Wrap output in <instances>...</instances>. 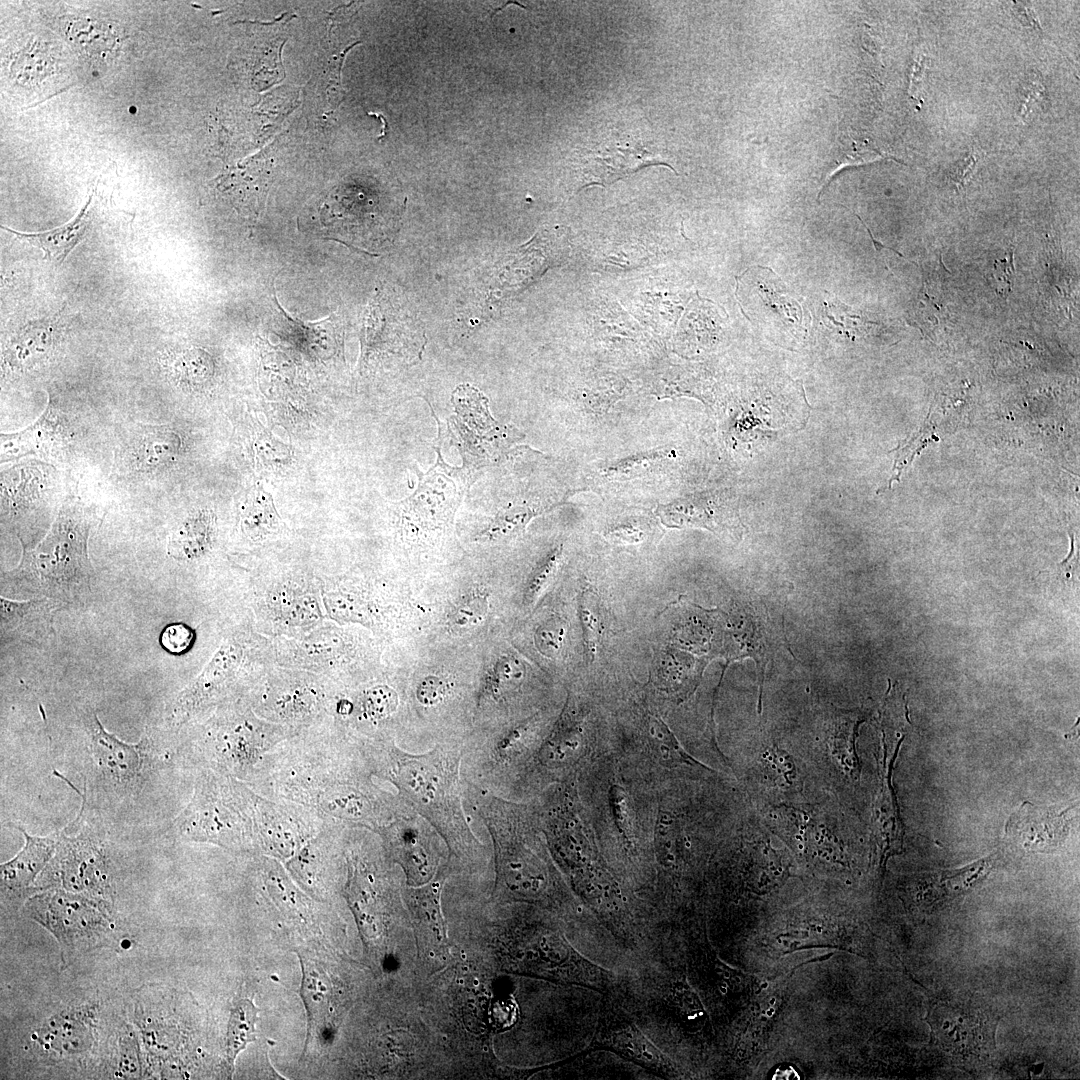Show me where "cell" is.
<instances>
[{"label": "cell", "mask_w": 1080, "mask_h": 1080, "mask_svg": "<svg viewBox=\"0 0 1080 1080\" xmlns=\"http://www.w3.org/2000/svg\"><path fill=\"white\" fill-rule=\"evenodd\" d=\"M25 844L11 860L0 865L2 895L21 898L28 893L37 875L44 869L57 848L58 835L31 836L19 828Z\"/></svg>", "instance_id": "e0dca14e"}, {"label": "cell", "mask_w": 1080, "mask_h": 1080, "mask_svg": "<svg viewBox=\"0 0 1080 1080\" xmlns=\"http://www.w3.org/2000/svg\"><path fill=\"white\" fill-rule=\"evenodd\" d=\"M416 473L418 488L396 506L397 525L406 536L415 529L424 532L448 525L473 479L472 471L446 465L439 452L428 472Z\"/></svg>", "instance_id": "52a82bcc"}, {"label": "cell", "mask_w": 1080, "mask_h": 1080, "mask_svg": "<svg viewBox=\"0 0 1080 1080\" xmlns=\"http://www.w3.org/2000/svg\"><path fill=\"white\" fill-rule=\"evenodd\" d=\"M279 662L305 670H327L340 665L346 653V641L334 626H321L301 637L281 640L277 646Z\"/></svg>", "instance_id": "2e32d148"}, {"label": "cell", "mask_w": 1080, "mask_h": 1080, "mask_svg": "<svg viewBox=\"0 0 1080 1080\" xmlns=\"http://www.w3.org/2000/svg\"><path fill=\"white\" fill-rule=\"evenodd\" d=\"M90 202L91 197L77 216L71 221L48 231L23 233L3 226L2 228L11 234H14L17 238L39 248L44 253L47 260L57 265H61L70 252L82 241L87 232L89 226L88 207Z\"/></svg>", "instance_id": "cb8c5ba5"}, {"label": "cell", "mask_w": 1080, "mask_h": 1080, "mask_svg": "<svg viewBox=\"0 0 1080 1080\" xmlns=\"http://www.w3.org/2000/svg\"><path fill=\"white\" fill-rule=\"evenodd\" d=\"M562 547L558 546L554 548L551 553L545 558L543 563L533 574L527 587L526 595L529 601L536 599L541 592L547 587L551 579L556 573L557 567L561 561Z\"/></svg>", "instance_id": "8d00e7d4"}, {"label": "cell", "mask_w": 1080, "mask_h": 1080, "mask_svg": "<svg viewBox=\"0 0 1080 1080\" xmlns=\"http://www.w3.org/2000/svg\"><path fill=\"white\" fill-rule=\"evenodd\" d=\"M678 923L662 924L629 954L614 994L642 1031L687 1075L706 1020L685 974Z\"/></svg>", "instance_id": "6da1fadb"}, {"label": "cell", "mask_w": 1080, "mask_h": 1080, "mask_svg": "<svg viewBox=\"0 0 1080 1080\" xmlns=\"http://www.w3.org/2000/svg\"><path fill=\"white\" fill-rule=\"evenodd\" d=\"M98 1005L71 1006L51 1015L32 1039L43 1053L59 1060L83 1058L96 1043Z\"/></svg>", "instance_id": "4fadbf2b"}, {"label": "cell", "mask_w": 1080, "mask_h": 1080, "mask_svg": "<svg viewBox=\"0 0 1080 1080\" xmlns=\"http://www.w3.org/2000/svg\"><path fill=\"white\" fill-rule=\"evenodd\" d=\"M569 250L566 230L555 227L539 231L529 242L499 260L494 272L496 289L502 297L519 293L548 268L565 260Z\"/></svg>", "instance_id": "30bf717a"}, {"label": "cell", "mask_w": 1080, "mask_h": 1080, "mask_svg": "<svg viewBox=\"0 0 1080 1080\" xmlns=\"http://www.w3.org/2000/svg\"><path fill=\"white\" fill-rule=\"evenodd\" d=\"M69 36L87 53H101L109 50L114 42V34L101 22L80 19L74 21L68 32Z\"/></svg>", "instance_id": "f546056e"}, {"label": "cell", "mask_w": 1080, "mask_h": 1080, "mask_svg": "<svg viewBox=\"0 0 1080 1080\" xmlns=\"http://www.w3.org/2000/svg\"><path fill=\"white\" fill-rule=\"evenodd\" d=\"M215 537L214 514L209 510H199L173 531L168 542V553L177 560H197L212 549Z\"/></svg>", "instance_id": "d4e9b609"}, {"label": "cell", "mask_w": 1080, "mask_h": 1080, "mask_svg": "<svg viewBox=\"0 0 1080 1080\" xmlns=\"http://www.w3.org/2000/svg\"><path fill=\"white\" fill-rule=\"evenodd\" d=\"M1014 250L1009 249L1003 258L994 262L993 274L997 293L1006 298L1013 289L1015 280Z\"/></svg>", "instance_id": "f35d334b"}, {"label": "cell", "mask_w": 1080, "mask_h": 1080, "mask_svg": "<svg viewBox=\"0 0 1080 1080\" xmlns=\"http://www.w3.org/2000/svg\"><path fill=\"white\" fill-rule=\"evenodd\" d=\"M522 675L523 669L519 662L511 659L499 660L487 674L485 688L492 694L499 693L505 686L518 682Z\"/></svg>", "instance_id": "d590c367"}, {"label": "cell", "mask_w": 1080, "mask_h": 1080, "mask_svg": "<svg viewBox=\"0 0 1080 1080\" xmlns=\"http://www.w3.org/2000/svg\"><path fill=\"white\" fill-rule=\"evenodd\" d=\"M641 536H642L641 531H639L637 529H634L632 527H623V528L615 530V532H614V537H617V538H619L621 540L629 541V542H638V541H640L642 539Z\"/></svg>", "instance_id": "7bdbcfd3"}, {"label": "cell", "mask_w": 1080, "mask_h": 1080, "mask_svg": "<svg viewBox=\"0 0 1080 1080\" xmlns=\"http://www.w3.org/2000/svg\"><path fill=\"white\" fill-rule=\"evenodd\" d=\"M64 607L60 602L33 597L14 601L0 597V631L2 644L20 643L43 645L54 633L55 613Z\"/></svg>", "instance_id": "5bb4252c"}, {"label": "cell", "mask_w": 1080, "mask_h": 1080, "mask_svg": "<svg viewBox=\"0 0 1080 1080\" xmlns=\"http://www.w3.org/2000/svg\"><path fill=\"white\" fill-rule=\"evenodd\" d=\"M194 638V630L188 625L172 623L163 629L160 635V643L171 654H183L190 649Z\"/></svg>", "instance_id": "74e56055"}, {"label": "cell", "mask_w": 1080, "mask_h": 1080, "mask_svg": "<svg viewBox=\"0 0 1080 1080\" xmlns=\"http://www.w3.org/2000/svg\"><path fill=\"white\" fill-rule=\"evenodd\" d=\"M1071 808L1039 807L1025 802L1011 815L1006 832L1029 851H1052L1068 835Z\"/></svg>", "instance_id": "9a60e30c"}, {"label": "cell", "mask_w": 1080, "mask_h": 1080, "mask_svg": "<svg viewBox=\"0 0 1080 1080\" xmlns=\"http://www.w3.org/2000/svg\"><path fill=\"white\" fill-rule=\"evenodd\" d=\"M980 154L973 150L964 159L957 163V166L950 174V179L958 190L964 188L967 181L972 176V173L979 160Z\"/></svg>", "instance_id": "60d3db41"}, {"label": "cell", "mask_w": 1080, "mask_h": 1080, "mask_svg": "<svg viewBox=\"0 0 1080 1080\" xmlns=\"http://www.w3.org/2000/svg\"><path fill=\"white\" fill-rule=\"evenodd\" d=\"M61 314L25 324L9 341L5 351L11 366L28 368L42 360L53 348L60 332Z\"/></svg>", "instance_id": "ffe728a7"}, {"label": "cell", "mask_w": 1080, "mask_h": 1080, "mask_svg": "<svg viewBox=\"0 0 1080 1080\" xmlns=\"http://www.w3.org/2000/svg\"><path fill=\"white\" fill-rule=\"evenodd\" d=\"M540 512L537 509L519 506L499 513L489 526L477 535V538L491 541L510 536L522 530L529 520Z\"/></svg>", "instance_id": "4dcf8cb0"}, {"label": "cell", "mask_w": 1080, "mask_h": 1080, "mask_svg": "<svg viewBox=\"0 0 1080 1080\" xmlns=\"http://www.w3.org/2000/svg\"><path fill=\"white\" fill-rule=\"evenodd\" d=\"M321 700L320 691L314 682L296 676L287 677L285 682L273 684L266 702L273 715L284 721L302 720L317 710Z\"/></svg>", "instance_id": "603a6c76"}, {"label": "cell", "mask_w": 1080, "mask_h": 1080, "mask_svg": "<svg viewBox=\"0 0 1080 1080\" xmlns=\"http://www.w3.org/2000/svg\"><path fill=\"white\" fill-rule=\"evenodd\" d=\"M23 913L56 939L62 956L67 959L100 944L113 924L105 900L63 888L28 898Z\"/></svg>", "instance_id": "277c9868"}, {"label": "cell", "mask_w": 1080, "mask_h": 1080, "mask_svg": "<svg viewBox=\"0 0 1080 1080\" xmlns=\"http://www.w3.org/2000/svg\"><path fill=\"white\" fill-rule=\"evenodd\" d=\"M585 1050L611 1052L644 1069L654 1078L681 1079L687 1076L642 1031L611 992L602 995L596 1029Z\"/></svg>", "instance_id": "8992f818"}, {"label": "cell", "mask_w": 1080, "mask_h": 1080, "mask_svg": "<svg viewBox=\"0 0 1080 1080\" xmlns=\"http://www.w3.org/2000/svg\"><path fill=\"white\" fill-rule=\"evenodd\" d=\"M61 837L56 848V866L62 888L106 901L111 893V878L99 844L82 835Z\"/></svg>", "instance_id": "7c38bea8"}, {"label": "cell", "mask_w": 1080, "mask_h": 1080, "mask_svg": "<svg viewBox=\"0 0 1080 1080\" xmlns=\"http://www.w3.org/2000/svg\"><path fill=\"white\" fill-rule=\"evenodd\" d=\"M993 857H987L957 870L922 873L914 882L918 904L927 908L962 894L989 873Z\"/></svg>", "instance_id": "ac0fdd59"}, {"label": "cell", "mask_w": 1080, "mask_h": 1080, "mask_svg": "<svg viewBox=\"0 0 1080 1080\" xmlns=\"http://www.w3.org/2000/svg\"><path fill=\"white\" fill-rule=\"evenodd\" d=\"M565 633V623L560 618L553 617L538 627L535 634V643L542 654L553 657L560 652Z\"/></svg>", "instance_id": "e575fe53"}, {"label": "cell", "mask_w": 1080, "mask_h": 1080, "mask_svg": "<svg viewBox=\"0 0 1080 1080\" xmlns=\"http://www.w3.org/2000/svg\"><path fill=\"white\" fill-rule=\"evenodd\" d=\"M84 723L92 774L97 785L121 795L138 791L150 768L148 737L136 744L126 743L106 731L92 711L86 713Z\"/></svg>", "instance_id": "ba28073f"}, {"label": "cell", "mask_w": 1080, "mask_h": 1080, "mask_svg": "<svg viewBox=\"0 0 1080 1080\" xmlns=\"http://www.w3.org/2000/svg\"><path fill=\"white\" fill-rule=\"evenodd\" d=\"M319 589L301 576L271 583L260 597V614L277 631L304 635L323 620Z\"/></svg>", "instance_id": "8fae6325"}, {"label": "cell", "mask_w": 1080, "mask_h": 1080, "mask_svg": "<svg viewBox=\"0 0 1080 1080\" xmlns=\"http://www.w3.org/2000/svg\"><path fill=\"white\" fill-rule=\"evenodd\" d=\"M90 523L84 515L66 511L46 538L24 550L19 565L2 577V590L16 596L46 597L66 606L91 591L93 575L88 558Z\"/></svg>", "instance_id": "7a4b0ae2"}, {"label": "cell", "mask_w": 1080, "mask_h": 1080, "mask_svg": "<svg viewBox=\"0 0 1080 1080\" xmlns=\"http://www.w3.org/2000/svg\"><path fill=\"white\" fill-rule=\"evenodd\" d=\"M448 691V683L445 679L430 675L425 677L417 687L416 696L424 706L439 704Z\"/></svg>", "instance_id": "ab89813d"}, {"label": "cell", "mask_w": 1080, "mask_h": 1080, "mask_svg": "<svg viewBox=\"0 0 1080 1080\" xmlns=\"http://www.w3.org/2000/svg\"><path fill=\"white\" fill-rule=\"evenodd\" d=\"M244 662L242 645L235 639L225 640L201 673L172 701L167 712L171 723L180 725L219 702L238 679Z\"/></svg>", "instance_id": "9c48e42d"}, {"label": "cell", "mask_w": 1080, "mask_h": 1080, "mask_svg": "<svg viewBox=\"0 0 1080 1080\" xmlns=\"http://www.w3.org/2000/svg\"><path fill=\"white\" fill-rule=\"evenodd\" d=\"M579 612L586 652L593 661L602 644L604 618L599 597L591 587L582 591Z\"/></svg>", "instance_id": "83f0119b"}, {"label": "cell", "mask_w": 1080, "mask_h": 1080, "mask_svg": "<svg viewBox=\"0 0 1080 1080\" xmlns=\"http://www.w3.org/2000/svg\"><path fill=\"white\" fill-rule=\"evenodd\" d=\"M396 692L386 686L378 685L368 689L362 698L364 714L371 719H382L391 715L397 708Z\"/></svg>", "instance_id": "1f68e13d"}, {"label": "cell", "mask_w": 1080, "mask_h": 1080, "mask_svg": "<svg viewBox=\"0 0 1080 1080\" xmlns=\"http://www.w3.org/2000/svg\"><path fill=\"white\" fill-rule=\"evenodd\" d=\"M302 967L300 995L308 1014V1037L324 1032L334 1009V987L325 967L320 961L298 953Z\"/></svg>", "instance_id": "d6986e66"}, {"label": "cell", "mask_w": 1080, "mask_h": 1080, "mask_svg": "<svg viewBox=\"0 0 1080 1080\" xmlns=\"http://www.w3.org/2000/svg\"><path fill=\"white\" fill-rule=\"evenodd\" d=\"M285 527L270 493L261 483L253 485L239 514V528L243 536L252 542H263L277 537Z\"/></svg>", "instance_id": "7402d4cb"}, {"label": "cell", "mask_w": 1080, "mask_h": 1080, "mask_svg": "<svg viewBox=\"0 0 1080 1080\" xmlns=\"http://www.w3.org/2000/svg\"><path fill=\"white\" fill-rule=\"evenodd\" d=\"M459 759L446 752L397 756L396 780L406 798L450 844L472 840L461 808Z\"/></svg>", "instance_id": "3957f363"}, {"label": "cell", "mask_w": 1080, "mask_h": 1080, "mask_svg": "<svg viewBox=\"0 0 1080 1080\" xmlns=\"http://www.w3.org/2000/svg\"><path fill=\"white\" fill-rule=\"evenodd\" d=\"M261 730L262 725L251 718L224 717L217 721L209 734L218 761L236 764L244 759V752L262 747Z\"/></svg>", "instance_id": "44dd1931"}, {"label": "cell", "mask_w": 1080, "mask_h": 1080, "mask_svg": "<svg viewBox=\"0 0 1080 1080\" xmlns=\"http://www.w3.org/2000/svg\"><path fill=\"white\" fill-rule=\"evenodd\" d=\"M488 603L485 593H472L454 609L451 620L454 625L461 628L478 625L487 615Z\"/></svg>", "instance_id": "d6a6232c"}, {"label": "cell", "mask_w": 1080, "mask_h": 1080, "mask_svg": "<svg viewBox=\"0 0 1080 1080\" xmlns=\"http://www.w3.org/2000/svg\"><path fill=\"white\" fill-rule=\"evenodd\" d=\"M651 729L652 748L659 760L665 765L675 767L685 764L688 766L708 768L682 748L674 734L661 719L653 718L651 721Z\"/></svg>", "instance_id": "f1b7e54d"}, {"label": "cell", "mask_w": 1080, "mask_h": 1080, "mask_svg": "<svg viewBox=\"0 0 1080 1080\" xmlns=\"http://www.w3.org/2000/svg\"><path fill=\"white\" fill-rule=\"evenodd\" d=\"M933 1041L956 1060L985 1062L995 1051L998 1015L973 999L935 1002L926 1017Z\"/></svg>", "instance_id": "5b68a950"}, {"label": "cell", "mask_w": 1080, "mask_h": 1080, "mask_svg": "<svg viewBox=\"0 0 1080 1080\" xmlns=\"http://www.w3.org/2000/svg\"><path fill=\"white\" fill-rule=\"evenodd\" d=\"M257 1020L258 1009L249 999L238 1001L232 1009L226 1035V1060L231 1070L238 1054L255 1040Z\"/></svg>", "instance_id": "484cf974"}, {"label": "cell", "mask_w": 1080, "mask_h": 1080, "mask_svg": "<svg viewBox=\"0 0 1080 1080\" xmlns=\"http://www.w3.org/2000/svg\"><path fill=\"white\" fill-rule=\"evenodd\" d=\"M181 447L179 436L170 430H153L141 437L136 448V459L146 469H154L171 462Z\"/></svg>", "instance_id": "4316f807"}, {"label": "cell", "mask_w": 1080, "mask_h": 1080, "mask_svg": "<svg viewBox=\"0 0 1080 1080\" xmlns=\"http://www.w3.org/2000/svg\"><path fill=\"white\" fill-rule=\"evenodd\" d=\"M210 357L202 351L186 352L176 364V370L188 382L202 384L213 372Z\"/></svg>", "instance_id": "836d02e7"}, {"label": "cell", "mask_w": 1080, "mask_h": 1080, "mask_svg": "<svg viewBox=\"0 0 1080 1080\" xmlns=\"http://www.w3.org/2000/svg\"><path fill=\"white\" fill-rule=\"evenodd\" d=\"M1015 7H1016L1017 13L1019 15V18H1021V20L1024 21V23L1026 25H1029V26H1031L1033 28L1040 29L1039 22H1038L1037 17L1034 14L1033 10H1031L1026 5H1016Z\"/></svg>", "instance_id": "b9f144b4"}]
</instances>
